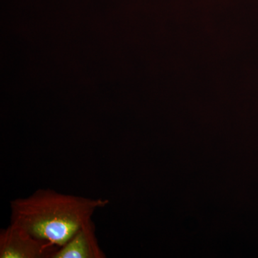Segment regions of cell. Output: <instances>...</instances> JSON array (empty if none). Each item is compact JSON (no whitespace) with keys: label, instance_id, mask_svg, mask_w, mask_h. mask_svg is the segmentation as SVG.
Instances as JSON below:
<instances>
[{"label":"cell","instance_id":"cell-3","mask_svg":"<svg viewBox=\"0 0 258 258\" xmlns=\"http://www.w3.org/2000/svg\"><path fill=\"white\" fill-rule=\"evenodd\" d=\"M97 240L92 219L85 222L72 238L59 247L51 258H106Z\"/></svg>","mask_w":258,"mask_h":258},{"label":"cell","instance_id":"cell-2","mask_svg":"<svg viewBox=\"0 0 258 258\" xmlns=\"http://www.w3.org/2000/svg\"><path fill=\"white\" fill-rule=\"evenodd\" d=\"M58 248L12 222L0 232V258H51Z\"/></svg>","mask_w":258,"mask_h":258},{"label":"cell","instance_id":"cell-1","mask_svg":"<svg viewBox=\"0 0 258 258\" xmlns=\"http://www.w3.org/2000/svg\"><path fill=\"white\" fill-rule=\"evenodd\" d=\"M109 203L106 199L88 198L38 189L27 198L10 203L11 222L39 240L60 247L81 226L92 219L98 209Z\"/></svg>","mask_w":258,"mask_h":258}]
</instances>
